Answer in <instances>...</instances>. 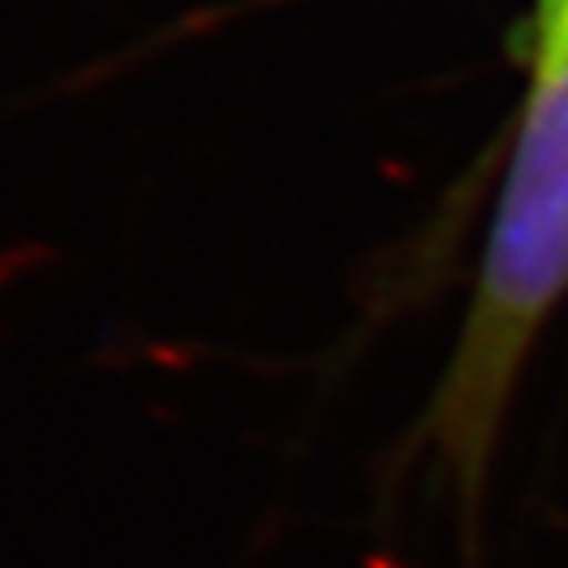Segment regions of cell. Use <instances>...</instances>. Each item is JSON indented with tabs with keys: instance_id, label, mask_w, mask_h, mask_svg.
Listing matches in <instances>:
<instances>
[{
	"instance_id": "1",
	"label": "cell",
	"mask_w": 568,
	"mask_h": 568,
	"mask_svg": "<svg viewBox=\"0 0 568 568\" xmlns=\"http://www.w3.org/2000/svg\"><path fill=\"white\" fill-rule=\"evenodd\" d=\"M532 88L486 241L466 328L430 410L435 443L474 497L532 339L568 293V36L537 28Z\"/></svg>"
},
{
	"instance_id": "2",
	"label": "cell",
	"mask_w": 568,
	"mask_h": 568,
	"mask_svg": "<svg viewBox=\"0 0 568 568\" xmlns=\"http://www.w3.org/2000/svg\"><path fill=\"white\" fill-rule=\"evenodd\" d=\"M537 28H557V32L568 36V0H541Z\"/></svg>"
}]
</instances>
